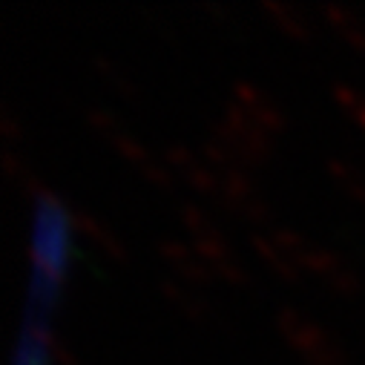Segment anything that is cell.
<instances>
[{"mask_svg":"<svg viewBox=\"0 0 365 365\" xmlns=\"http://www.w3.org/2000/svg\"><path fill=\"white\" fill-rule=\"evenodd\" d=\"M185 173H187V178L193 181V185H196L199 190H205V193H213V196H219L222 185H219V175H216V173H213L210 167H205V164L193 161L190 167H185Z\"/></svg>","mask_w":365,"mask_h":365,"instance_id":"obj_14","label":"cell"},{"mask_svg":"<svg viewBox=\"0 0 365 365\" xmlns=\"http://www.w3.org/2000/svg\"><path fill=\"white\" fill-rule=\"evenodd\" d=\"M21 331H24L26 336H32V339L41 345V351L46 354L49 362H58V365H75V356H72L69 348H66V345L46 328V322H43L41 314H35V311H24V325H21Z\"/></svg>","mask_w":365,"mask_h":365,"instance_id":"obj_4","label":"cell"},{"mask_svg":"<svg viewBox=\"0 0 365 365\" xmlns=\"http://www.w3.org/2000/svg\"><path fill=\"white\" fill-rule=\"evenodd\" d=\"M178 213H181V219H185V225L190 227V233H205V230H210L213 225L199 213V207L196 205H181L178 207Z\"/></svg>","mask_w":365,"mask_h":365,"instance_id":"obj_17","label":"cell"},{"mask_svg":"<svg viewBox=\"0 0 365 365\" xmlns=\"http://www.w3.org/2000/svg\"><path fill=\"white\" fill-rule=\"evenodd\" d=\"M267 236L294 259L297 267H308V270L322 273V277H325L336 291H342V294H354V291L359 288V282H356V277H354V270H348L331 250H322V247L308 245V242H305L299 233H294L291 227H285V225H273Z\"/></svg>","mask_w":365,"mask_h":365,"instance_id":"obj_1","label":"cell"},{"mask_svg":"<svg viewBox=\"0 0 365 365\" xmlns=\"http://www.w3.org/2000/svg\"><path fill=\"white\" fill-rule=\"evenodd\" d=\"M113 141H115V147L127 155V158H133V161H138V164H144L150 155H147V150L133 138V135H127V133H121V130H115L113 133Z\"/></svg>","mask_w":365,"mask_h":365,"instance_id":"obj_16","label":"cell"},{"mask_svg":"<svg viewBox=\"0 0 365 365\" xmlns=\"http://www.w3.org/2000/svg\"><path fill=\"white\" fill-rule=\"evenodd\" d=\"M158 288H161V291H164V294H167V297H170V299H173V302H175L181 311H185L187 317H193V319H202V317L207 314V311H205V305H202L199 299H193L190 294H185V291H181V288L173 282V279L161 277V279H158Z\"/></svg>","mask_w":365,"mask_h":365,"instance_id":"obj_13","label":"cell"},{"mask_svg":"<svg viewBox=\"0 0 365 365\" xmlns=\"http://www.w3.org/2000/svg\"><path fill=\"white\" fill-rule=\"evenodd\" d=\"M213 138H219L230 153H233V158L239 161V164H256L262 155L247 144V138L245 135H239L225 118L222 121H213Z\"/></svg>","mask_w":365,"mask_h":365,"instance_id":"obj_10","label":"cell"},{"mask_svg":"<svg viewBox=\"0 0 365 365\" xmlns=\"http://www.w3.org/2000/svg\"><path fill=\"white\" fill-rule=\"evenodd\" d=\"M277 325L285 334V339L311 362V365H342L345 354L342 348L314 322H308L305 317H299L291 308H279L277 311Z\"/></svg>","mask_w":365,"mask_h":365,"instance_id":"obj_2","label":"cell"},{"mask_svg":"<svg viewBox=\"0 0 365 365\" xmlns=\"http://www.w3.org/2000/svg\"><path fill=\"white\" fill-rule=\"evenodd\" d=\"M141 167H144V173L155 181V185H170V181H173V178H170V173L164 170V164H161V161H155V158H147Z\"/></svg>","mask_w":365,"mask_h":365,"instance_id":"obj_20","label":"cell"},{"mask_svg":"<svg viewBox=\"0 0 365 365\" xmlns=\"http://www.w3.org/2000/svg\"><path fill=\"white\" fill-rule=\"evenodd\" d=\"M164 155H167L170 164H175V167H181V170L190 167V164L196 161L193 153H190L187 147H181V144H167V147H164Z\"/></svg>","mask_w":365,"mask_h":365,"instance_id":"obj_18","label":"cell"},{"mask_svg":"<svg viewBox=\"0 0 365 365\" xmlns=\"http://www.w3.org/2000/svg\"><path fill=\"white\" fill-rule=\"evenodd\" d=\"M262 6L270 12V18L277 21L282 29H288V32L297 35V38H308V26L302 24V18H299L294 9H288L285 4H279V0H262Z\"/></svg>","mask_w":365,"mask_h":365,"instance_id":"obj_12","label":"cell"},{"mask_svg":"<svg viewBox=\"0 0 365 365\" xmlns=\"http://www.w3.org/2000/svg\"><path fill=\"white\" fill-rule=\"evenodd\" d=\"M351 113H354V115H356V121L365 127V101H362V98H356V104L351 107Z\"/></svg>","mask_w":365,"mask_h":365,"instance_id":"obj_23","label":"cell"},{"mask_svg":"<svg viewBox=\"0 0 365 365\" xmlns=\"http://www.w3.org/2000/svg\"><path fill=\"white\" fill-rule=\"evenodd\" d=\"M230 93H233V101H239V104L250 113V118H253L259 127H264V130H279V127H282V113L273 107L253 83H247V81H233V83H230Z\"/></svg>","mask_w":365,"mask_h":365,"instance_id":"obj_3","label":"cell"},{"mask_svg":"<svg viewBox=\"0 0 365 365\" xmlns=\"http://www.w3.org/2000/svg\"><path fill=\"white\" fill-rule=\"evenodd\" d=\"M69 222H72L78 230H83L93 242H98L110 256H115V259H124V256H127V250H124V245L115 239V233L107 230L96 216H89L86 210H81V207H69Z\"/></svg>","mask_w":365,"mask_h":365,"instance_id":"obj_7","label":"cell"},{"mask_svg":"<svg viewBox=\"0 0 365 365\" xmlns=\"http://www.w3.org/2000/svg\"><path fill=\"white\" fill-rule=\"evenodd\" d=\"M325 161H328V170H331V173L342 181V185H345V190H348L354 199L365 202V181H362V175H356V170H354L348 161L336 158V155H328Z\"/></svg>","mask_w":365,"mask_h":365,"instance_id":"obj_11","label":"cell"},{"mask_svg":"<svg viewBox=\"0 0 365 365\" xmlns=\"http://www.w3.org/2000/svg\"><path fill=\"white\" fill-rule=\"evenodd\" d=\"M93 63H96V66H98V69H101V72H104V75H107V78H110V81H113V83L121 89L124 96L135 98V86H133V81H130V78H124V75H121V72H118V69H115V66H113L107 58H101V55H93Z\"/></svg>","mask_w":365,"mask_h":365,"instance_id":"obj_15","label":"cell"},{"mask_svg":"<svg viewBox=\"0 0 365 365\" xmlns=\"http://www.w3.org/2000/svg\"><path fill=\"white\" fill-rule=\"evenodd\" d=\"M86 118L93 121L96 127H101V130H110V133L118 130V127H115V118H113L107 110H101V107H89V110H86Z\"/></svg>","mask_w":365,"mask_h":365,"instance_id":"obj_19","label":"cell"},{"mask_svg":"<svg viewBox=\"0 0 365 365\" xmlns=\"http://www.w3.org/2000/svg\"><path fill=\"white\" fill-rule=\"evenodd\" d=\"M250 245L259 250V256L273 267V270H279V277H285V279H299V267L294 264V259L277 245V242H273L267 233H259V230H253L250 233Z\"/></svg>","mask_w":365,"mask_h":365,"instance_id":"obj_8","label":"cell"},{"mask_svg":"<svg viewBox=\"0 0 365 365\" xmlns=\"http://www.w3.org/2000/svg\"><path fill=\"white\" fill-rule=\"evenodd\" d=\"M239 135H245L247 138V144L259 153V155H267L270 153V138H267V130L264 127H259L253 118H250V113L239 104V101H227V107H225V115H222Z\"/></svg>","mask_w":365,"mask_h":365,"instance_id":"obj_6","label":"cell"},{"mask_svg":"<svg viewBox=\"0 0 365 365\" xmlns=\"http://www.w3.org/2000/svg\"><path fill=\"white\" fill-rule=\"evenodd\" d=\"M158 250H161V256H164L167 262H173V264L178 267V273H185L187 279H193V282H207V279H210V270H207V264L199 259V253H193L190 247H185L181 242H175V239H161V242H158Z\"/></svg>","mask_w":365,"mask_h":365,"instance_id":"obj_5","label":"cell"},{"mask_svg":"<svg viewBox=\"0 0 365 365\" xmlns=\"http://www.w3.org/2000/svg\"><path fill=\"white\" fill-rule=\"evenodd\" d=\"M319 9H322V15L356 46V49H365V29H362V24L354 18V12L351 9H345V6H339V4H331V0H325V4H319Z\"/></svg>","mask_w":365,"mask_h":365,"instance_id":"obj_9","label":"cell"},{"mask_svg":"<svg viewBox=\"0 0 365 365\" xmlns=\"http://www.w3.org/2000/svg\"><path fill=\"white\" fill-rule=\"evenodd\" d=\"M0 164H4V170L9 173V175H15V178H21L24 173H26V167L9 153V150H4V153H0Z\"/></svg>","mask_w":365,"mask_h":365,"instance_id":"obj_21","label":"cell"},{"mask_svg":"<svg viewBox=\"0 0 365 365\" xmlns=\"http://www.w3.org/2000/svg\"><path fill=\"white\" fill-rule=\"evenodd\" d=\"M0 133H4V138H12L18 135V127H15V118L6 107H0Z\"/></svg>","mask_w":365,"mask_h":365,"instance_id":"obj_22","label":"cell"}]
</instances>
